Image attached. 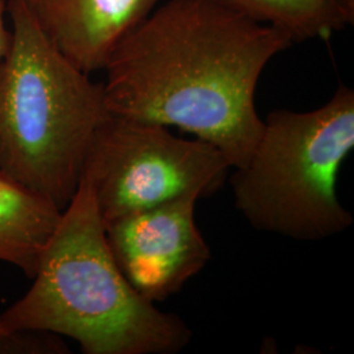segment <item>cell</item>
<instances>
[{
  "mask_svg": "<svg viewBox=\"0 0 354 354\" xmlns=\"http://www.w3.org/2000/svg\"><path fill=\"white\" fill-rule=\"evenodd\" d=\"M291 44L279 28L215 0H165L112 51L106 108L189 131L241 168L264 130L254 106L259 79Z\"/></svg>",
  "mask_w": 354,
  "mask_h": 354,
  "instance_id": "1",
  "label": "cell"
},
{
  "mask_svg": "<svg viewBox=\"0 0 354 354\" xmlns=\"http://www.w3.org/2000/svg\"><path fill=\"white\" fill-rule=\"evenodd\" d=\"M33 279L26 295L0 314L10 332L66 336L86 354H174L192 339L181 317L145 299L115 264L84 177Z\"/></svg>",
  "mask_w": 354,
  "mask_h": 354,
  "instance_id": "2",
  "label": "cell"
},
{
  "mask_svg": "<svg viewBox=\"0 0 354 354\" xmlns=\"http://www.w3.org/2000/svg\"><path fill=\"white\" fill-rule=\"evenodd\" d=\"M12 28L0 64V172L58 209L73 200L92 138L109 115L91 80L10 0Z\"/></svg>",
  "mask_w": 354,
  "mask_h": 354,
  "instance_id": "3",
  "label": "cell"
},
{
  "mask_svg": "<svg viewBox=\"0 0 354 354\" xmlns=\"http://www.w3.org/2000/svg\"><path fill=\"white\" fill-rule=\"evenodd\" d=\"M353 149L354 92L344 84L315 111H273L250 160L230 180L235 206L259 231L297 241L342 234L353 216L336 184Z\"/></svg>",
  "mask_w": 354,
  "mask_h": 354,
  "instance_id": "4",
  "label": "cell"
},
{
  "mask_svg": "<svg viewBox=\"0 0 354 354\" xmlns=\"http://www.w3.org/2000/svg\"><path fill=\"white\" fill-rule=\"evenodd\" d=\"M228 168L206 140H181L163 125L109 113L92 138L82 177L106 225L187 193L213 194Z\"/></svg>",
  "mask_w": 354,
  "mask_h": 354,
  "instance_id": "5",
  "label": "cell"
},
{
  "mask_svg": "<svg viewBox=\"0 0 354 354\" xmlns=\"http://www.w3.org/2000/svg\"><path fill=\"white\" fill-rule=\"evenodd\" d=\"M200 198L187 193L105 225L115 264L145 299L155 304L169 298L210 260L194 219Z\"/></svg>",
  "mask_w": 354,
  "mask_h": 354,
  "instance_id": "6",
  "label": "cell"
},
{
  "mask_svg": "<svg viewBox=\"0 0 354 354\" xmlns=\"http://www.w3.org/2000/svg\"><path fill=\"white\" fill-rule=\"evenodd\" d=\"M51 44L79 70H104L114 48L165 0H21Z\"/></svg>",
  "mask_w": 354,
  "mask_h": 354,
  "instance_id": "7",
  "label": "cell"
},
{
  "mask_svg": "<svg viewBox=\"0 0 354 354\" xmlns=\"http://www.w3.org/2000/svg\"><path fill=\"white\" fill-rule=\"evenodd\" d=\"M61 215L48 198L0 172V261L33 279Z\"/></svg>",
  "mask_w": 354,
  "mask_h": 354,
  "instance_id": "8",
  "label": "cell"
},
{
  "mask_svg": "<svg viewBox=\"0 0 354 354\" xmlns=\"http://www.w3.org/2000/svg\"><path fill=\"white\" fill-rule=\"evenodd\" d=\"M259 23L276 26L294 42L328 39L348 24L354 12L344 0H215Z\"/></svg>",
  "mask_w": 354,
  "mask_h": 354,
  "instance_id": "9",
  "label": "cell"
},
{
  "mask_svg": "<svg viewBox=\"0 0 354 354\" xmlns=\"http://www.w3.org/2000/svg\"><path fill=\"white\" fill-rule=\"evenodd\" d=\"M66 349L50 333H15L0 323V354L66 353Z\"/></svg>",
  "mask_w": 354,
  "mask_h": 354,
  "instance_id": "10",
  "label": "cell"
},
{
  "mask_svg": "<svg viewBox=\"0 0 354 354\" xmlns=\"http://www.w3.org/2000/svg\"><path fill=\"white\" fill-rule=\"evenodd\" d=\"M6 0H0V64L6 55V51L10 45V29L6 26Z\"/></svg>",
  "mask_w": 354,
  "mask_h": 354,
  "instance_id": "11",
  "label": "cell"
},
{
  "mask_svg": "<svg viewBox=\"0 0 354 354\" xmlns=\"http://www.w3.org/2000/svg\"><path fill=\"white\" fill-rule=\"evenodd\" d=\"M345 3H346V6H348V8L351 10V11H353L354 12V0H344Z\"/></svg>",
  "mask_w": 354,
  "mask_h": 354,
  "instance_id": "12",
  "label": "cell"
}]
</instances>
